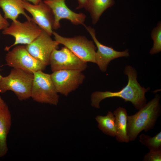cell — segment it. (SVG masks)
I'll list each match as a JSON object with an SVG mask.
<instances>
[{"label": "cell", "instance_id": "obj_1", "mask_svg": "<svg viewBox=\"0 0 161 161\" xmlns=\"http://www.w3.org/2000/svg\"><path fill=\"white\" fill-rule=\"evenodd\" d=\"M124 74L128 77L127 85L117 92L96 91L91 95L92 106L97 109L100 107L101 101L107 98L118 97L125 101H129L137 110H139L146 103L145 93L149 89L142 87L137 80V74L135 69L130 65L126 66L124 69Z\"/></svg>", "mask_w": 161, "mask_h": 161}, {"label": "cell", "instance_id": "obj_2", "mask_svg": "<svg viewBox=\"0 0 161 161\" xmlns=\"http://www.w3.org/2000/svg\"><path fill=\"white\" fill-rule=\"evenodd\" d=\"M160 95L156 94L135 114L127 116V134L130 141H134L142 131L153 129L160 115Z\"/></svg>", "mask_w": 161, "mask_h": 161}, {"label": "cell", "instance_id": "obj_3", "mask_svg": "<svg viewBox=\"0 0 161 161\" xmlns=\"http://www.w3.org/2000/svg\"><path fill=\"white\" fill-rule=\"evenodd\" d=\"M33 78V74L13 68L8 75L2 77L0 82V92L11 91L19 100H26L31 97Z\"/></svg>", "mask_w": 161, "mask_h": 161}, {"label": "cell", "instance_id": "obj_4", "mask_svg": "<svg viewBox=\"0 0 161 161\" xmlns=\"http://www.w3.org/2000/svg\"><path fill=\"white\" fill-rule=\"evenodd\" d=\"M31 97L40 103L57 105L59 96L52 81L50 74L39 70L33 73Z\"/></svg>", "mask_w": 161, "mask_h": 161}, {"label": "cell", "instance_id": "obj_5", "mask_svg": "<svg viewBox=\"0 0 161 161\" xmlns=\"http://www.w3.org/2000/svg\"><path fill=\"white\" fill-rule=\"evenodd\" d=\"M52 35L55 40L68 48L83 61L96 63L97 47L93 41L80 35L71 38L64 37L54 31Z\"/></svg>", "mask_w": 161, "mask_h": 161}, {"label": "cell", "instance_id": "obj_6", "mask_svg": "<svg viewBox=\"0 0 161 161\" xmlns=\"http://www.w3.org/2000/svg\"><path fill=\"white\" fill-rule=\"evenodd\" d=\"M42 30L33 21L27 20L23 22L17 20L13 21L11 25L3 30L2 32L4 35L14 37L15 41L11 46L6 47L4 50L9 51L11 48L17 44H30L40 35Z\"/></svg>", "mask_w": 161, "mask_h": 161}, {"label": "cell", "instance_id": "obj_7", "mask_svg": "<svg viewBox=\"0 0 161 161\" xmlns=\"http://www.w3.org/2000/svg\"><path fill=\"white\" fill-rule=\"evenodd\" d=\"M5 60L9 66L33 74L39 70L43 71L47 66L33 57L24 45H18L8 51Z\"/></svg>", "mask_w": 161, "mask_h": 161}, {"label": "cell", "instance_id": "obj_8", "mask_svg": "<svg viewBox=\"0 0 161 161\" xmlns=\"http://www.w3.org/2000/svg\"><path fill=\"white\" fill-rule=\"evenodd\" d=\"M82 72L77 70H61L53 72L51 77L57 93L67 96L76 90L85 78Z\"/></svg>", "mask_w": 161, "mask_h": 161}, {"label": "cell", "instance_id": "obj_9", "mask_svg": "<svg viewBox=\"0 0 161 161\" xmlns=\"http://www.w3.org/2000/svg\"><path fill=\"white\" fill-rule=\"evenodd\" d=\"M55 49L50 55L49 64L53 72L61 70H77L83 71L86 69L87 63L79 58L66 47L58 50Z\"/></svg>", "mask_w": 161, "mask_h": 161}, {"label": "cell", "instance_id": "obj_10", "mask_svg": "<svg viewBox=\"0 0 161 161\" xmlns=\"http://www.w3.org/2000/svg\"><path fill=\"white\" fill-rule=\"evenodd\" d=\"M59 43L53 40L47 32L42 30L38 36L26 46L29 53L35 58L46 66L49 64L50 55Z\"/></svg>", "mask_w": 161, "mask_h": 161}, {"label": "cell", "instance_id": "obj_11", "mask_svg": "<svg viewBox=\"0 0 161 161\" xmlns=\"http://www.w3.org/2000/svg\"><path fill=\"white\" fill-rule=\"evenodd\" d=\"M84 26L91 36L97 48L96 54L95 63L101 71L106 72L108 65L113 60L120 57L129 56L128 49L123 51H117L112 47L102 44L96 38L95 30L90 26H87L85 24Z\"/></svg>", "mask_w": 161, "mask_h": 161}, {"label": "cell", "instance_id": "obj_12", "mask_svg": "<svg viewBox=\"0 0 161 161\" xmlns=\"http://www.w3.org/2000/svg\"><path fill=\"white\" fill-rule=\"evenodd\" d=\"M66 0H46L44 2L51 9L54 16L53 29H58L60 27V21L62 19L70 21L75 25H83L86 18L83 13H77L71 10L65 3Z\"/></svg>", "mask_w": 161, "mask_h": 161}, {"label": "cell", "instance_id": "obj_13", "mask_svg": "<svg viewBox=\"0 0 161 161\" xmlns=\"http://www.w3.org/2000/svg\"><path fill=\"white\" fill-rule=\"evenodd\" d=\"M23 5L32 15L34 22L50 35H52L54 18L50 8L42 1L37 4L23 1Z\"/></svg>", "mask_w": 161, "mask_h": 161}, {"label": "cell", "instance_id": "obj_14", "mask_svg": "<svg viewBox=\"0 0 161 161\" xmlns=\"http://www.w3.org/2000/svg\"><path fill=\"white\" fill-rule=\"evenodd\" d=\"M11 124V113L5 103L0 107V157H4L8 152L7 137Z\"/></svg>", "mask_w": 161, "mask_h": 161}, {"label": "cell", "instance_id": "obj_15", "mask_svg": "<svg viewBox=\"0 0 161 161\" xmlns=\"http://www.w3.org/2000/svg\"><path fill=\"white\" fill-rule=\"evenodd\" d=\"M23 0H0V7L4 13V18L16 21L20 14L23 15L29 21H33L25 12L23 5Z\"/></svg>", "mask_w": 161, "mask_h": 161}, {"label": "cell", "instance_id": "obj_16", "mask_svg": "<svg viewBox=\"0 0 161 161\" xmlns=\"http://www.w3.org/2000/svg\"><path fill=\"white\" fill-rule=\"evenodd\" d=\"M113 113L115 117L116 140L120 142L128 143L129 141L127 132L128 116L127 111L125 108L119 107Z\"/></svg>", "mask_w": 161, "mask_h": 161}, {"label": "cell", "instance_id": "obj_17", "mask_svg": "<svg viewBox=\"0 0 161 161\" xmlns=\"http://www.w3.org/2000/svg\"><path fill=\"white\" fill-rule=\"evenodd\" d=\"M114 4V0H89L84 8L89 13L92 23L95 24L103 13Z\"/></svg>", "mask_w": 161, "mask_h": 161}, {"label": "cell", "instance_id": "obj_18", "mask_svg": "<svg viewBox=\"0 0 161 161\" xmlns=\"http://www.w3.org/2000/svg\"><path fill=\"white\" fill-rule=\"evenodd\" d=\"M95 119L98 123V127L103 133L110 136L115 137V117L113 112L108 111L106 116L98 115Z\"/></svg>", "mask_w": 161, "mask_h": 161}, {"label": "cell", "instance_id": "obj_19", "mask_svg": "<svg viewBox=\"0 0 161 161\" xmlns=\"http://www.w3.org/2000/svg\"><path fill=\"white\" fill-rule=\"evenodd\" d=\"M139 141L150 150H161V132L153 137L142 134L139 136Z\"/></svg>", "mask_w": 161, "mask_h": 161}, {"label": "cell", "instance_id": "obj_20", "mask_svg": "<svg viewBox=\"0 0 161 161\" xmlns=\"http://www.w3.org/2000/svg\"><path fill=\"white\" fill-rule=\"evenodd\" d=\"M151 37L153 45L149 53L151 55L157 54L161 51V23L159 21L157 26L152 30Z\"/></svg>", "mask_w": 161, "mask_h": 161}, {"label": "cell", "instance_id": "obj_21", "mask_svg": "<svg viewBox=\"0 0 161 161\" xmlns=\"http://www.w3.org/2000/svg\"><path fill=\"white\" fill-rule=\"evenodd\" d=\"M143 161H161V150H150L145 155L143 158Z\"/></svg>", "mask_w": 161, "mask_h": 161}, {"label": "cell", "instance_id": "obj_22", "mask_svg": "<svg viewBox=\"0 0 161 161\" xmlns=\"http://www.w3.org/2000/svg\"><path fill=\"white\" fill-rule=\"evenodd\" d=\"M9 26V24L7 19L2 16L0 13V30H4Z\"/></svg>", "mask_w": 161, "mask_h": 161}, {"label": "cell", "instance_id": "obj_23", "mask_svg": "<svg viewBox=\"0 0 161 161\" xmlns=\"http://www.w3.org/2000/svg\"><path fill=\"white\" fill-rule=\"evenodd\" d=\"M78 5L77 7V9L84 8L89 0H77Z\"/></svg>", "mask_w": 161, "mask_h": 161}, {"label": "cell", "instance_id": "obj_24", "mask_svg": "<svg viewBox=\"0 0 161 161\" xmlns=\"http://www.w3.org/2000/svg\"><path fill=\"white\" fill-rule=\"evenodd\" d=\"M28 2H30L34 4H38L42 0H23Z\"/></svg>", "mask_w": 161, "mask_h": 161}, {"label": "cell", "instance_id": "obj_25", "mask_svg": "<svg viewBox=\"0 0 161 161\" xmlns=\"http://www.w3.org/2000/svg\"><path fill=\"white\" fill-rule=\"evenodd\" d=\"M5 103L0 95V107L3 105Z\"/></svg>", "mask_w": 161, "mask_h": 161}, {"label": "cell", "instance_id": "obj_26", "mask_svg": "<svg viewBox=\"0 0 161 161\" xmlns=\"http://www.w3.org/2000/svg\"><path fill=\"white\" fill-rule=\"evenodd\" d=\"M2 76L0 75V82L2 78Z\"/></svg>", "mask_w": 161, "mask_h": 161}, {"label": "cell", "instance_id": "obj_27", "mask_svg": "<svg viewBox=\"0 0 161 161\" xmlns=\"http://www.w3.org/2000/svg\"><path fill=\"white\" fill-rule=\"evenodd\" d=\"M45 0H44V1H45Z\"/></svg>", "mask_w": 161, "mask_h": 161}]
</instances>
